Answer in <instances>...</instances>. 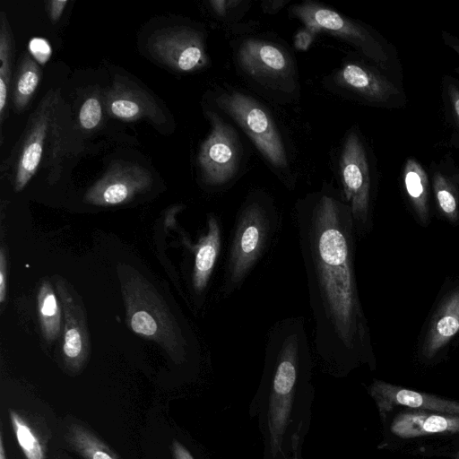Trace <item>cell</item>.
Wrapping results in <instances>:
<instances>
[{"label":"cell","instance_id":"d6986e66","mask_svg":"<svg viewBox=\"0 0 459 459\" xmlns=\"http://www.w3.org/2000/svg\"><path fill=\"white\" fill-rule=\"evenodd\" d=\"M391 431L403 438L459 432V416L423 411L403 412L393 420Z\"/></svg>","mask_w":459,"mask_h":459},{"label":"cell","instance_id":"484cf974","mask_svg":"<svg viewBox=\"0 0 459 459\" xmlns=\"http://www.w3.org/2000/svg\"><path fill=\"white\" fill-rule=\"evenodd\" d=\"M11 424L17 442L27 459H45L43 446L24 419L15 411L10 410Z\"/></svg>","mask_w":459,"mask_h":459},{"label":"cell","instance_id":"ba28073f","mask_svg":"<svg viewBox=\"0 0 459 459\" xmlns=\"http://www.w3.org/2000/svg\"><path fill=\"white\" fill-rule=\"evenodd\" d=\"M216 102L238 122L271 164L277 168L287 165L283 143L264 108L250 97L236 91L221 94Z\"/></svg>","mask_w":459,"mask_h":459},{"label":"cell","instance_id":"8992f818","mask_svg":"<svg viewBox=\"0 0 459 459\" xmlns=\"http://www.w3.org/2000/svg\"><path fill=\"white\" fill-rule=\"evenodd\" d=\"M292 13L312 31H328L356 47L379 68L390 67L391 55L386 47L368 29L342 14L316 4L305 2L292 7Z\"/></svg>","mask_w":459,"mask_h":459},{"label":"cell","instance_id":"d4e9b609","mask_svg":"<svg viewBox=\"0 0 459 459\" xmlns=\"http://www.w3.org/2000/svg\"><path fill=\"white\" fill-rule=\"evenodd\" d=\"M67 440L73 449L84 459H120L96 435L79 424L69 427Z\"/></svg>","mask_w":459,"mask_h":459},{"label":"cell","instance_id":"52a82bcc","mask_svg":"<svg viewBox=\"0 0 459 459\" xmlns=\"http://www.w3.org/2000/svg\"><path fill=\"white\" fill-rule=\"evenodd\" d=\"M340 171L356 234L361 238L372 226L371 176L365 147L355 132L351 133L345 140Z\"/></svg>","mask_w":459,"mask_h":459},{"label":"cell","instance_id":"7c38bea8","mask_svg":"<svg viewBox=\"0 0 459 459\" xmlns=\"http://www.w3.org/2000/svg\"><path fill=\"white\" fill-rule=\"evenodd\" d=\"M56 292L64 312L63 357L74 372L81 370L90 355V338L84 308L67 281L54 276Z\"/></svg>","mask_w":459,"mask_h":459},{"label":"cell","instance_id":"8fae6325","mask_svg":"<svg viewBox=\"0 0 459 459\" xmlns=\"http://www.w3.org/2000/svg\"><path fill=\"white\" fill-rule=\"evenodd\" d=\"M148 48L154 58L176 71H195L207 63L202 34L187 27L156 30L148 40Z\"/></svg>","mask_w":459,"mask_h":459},{"label":"cell","instance_id":"836d02e7","mask_svg":"<svg viewBox=\"0 0 459 459\" xmlns=\"http://www.w3.org/2000/svg\"><path fill=\"white\" fill-rule=\"evenodd\" d=\"M235 1L213 0L210 2V4L216 13L222 15L227 12L229 5L232 4Z\"/></svg>","mask_w":459,"mask_h":459},{"label":"cell","instance_id":"ac0fdd59","mask_svg":"<svg viewBox=\"0 0 459 459\" xmlns=\"http://www.w3.org/2000/svg\"><path fill=\"white\" fill-rule=\"evenodd\" d=\"M221 248V230L218 218L210 214L207 231L195 246L192 286L201 295L206 290Z\"/></svg>","mask_w":459,"mask_h":459},{"label":"cell","instance_id":"5b68a950","mask_svg":"<svg viewBox=\"0 0 459 459\" xmlns=\"http://www.w3.org/2000/svg\"><path fill=\"white\" fill-rule=\"evenodd\" d=\"M279 226L276 212L259 199L247 200L239 210L224 269L222 294L240 288L267 249Z\"/></svg>","mask_w":459,"mask_h":459},{"label":"cell","instance_id":"277c9868","mask_svg":"<svg viewBox=\"0 0 459 459\" xmlns=\"http://www.w3.org/2000/svg\"><path fill=\"white\" fill-rule=\"evenodd\" d=\"M117 273L131 330L157 342L177 363L186 360L187 342L158 290L137 270L119 264Z\"/></svg>","mask_w":459,"mask_h":459},{"label":"cell","instance_id":"30bf717a","mask_svg":"<svg viewBox=\"0 0 459 459\" xmlns=\"http://www.w3.org/2000/svg\"><path fill=\"white\" fill-rule=\"evenodd\" d=\"M152 184L150 171L134 162L114 161L85 193L84 202L97 206H114L131 201Z\"/></svg>","mask_w":459,"mask_h":459},{"label":"cell","instance_id":"2e32d148","mask_svg":"<svg viewBox=\"0 0 459 459\" xmlns=\"http://www.w3.org/2000/svg\"><path fill=\"white\" fill-rule=\"evenodd\" d=\"M459 332V284L441 300L426 331L421 353L434 358Z\"/></svg>","mask_w":459,"mask_h":459},{"label":"cell","instance_id":"9a60e30c","mask_svg":"<svg viewBox=\"0 0 459 459\" xmlns=\"http://www.w3.org/2000/svg\"><path fill=\"white\" fill-rule=\"evenodd\" d=\"M370 390L381 413L391 410L394 405H403L412 409L459 416V403L455 401L398 387L379 380L373 383Z\"/></svg>","mask_w":459,"mask_h":459},{"label":"cell","instance_id":"ffe728a7","mask_svg":"<svg viewBox=\"0 0 459 459\" xmlns=\"http://www.w3.org/2000/svg\"><path fill=\"white\" fill-rule=\"evenodd\" d=\"M431 187L440 213L451 222L459 218V170L455 164L446 160L433 163Z\"/></svg>","mask_w":459,"mask_h":459},{"label":"cell","instance_id":"5bb4252c","mask_svg":"<svg viewBox=\"0 0 459 459\" xmlns=\"http://www.w3.org/2000/svg\"><path fill=\"white\" fill-rule=\"evenodd\" d=\"M103 104L114 117L124 121L145 118L156 125L166 122L164 113L155 99L134 82L121 76L103 94Z\"/></svg>","mask_w":459,"mask_h":459},{"label":"cell","instance_id":"603a6c76","mask_svg":"<svg viewBox=\"0 0 459 459\" xmlns=\"http://www.w3.org/2000/svg\"><path fill=\"white\" fill-rule=\"evenodd\" d=\"M15 54V42L8 18L0 13V123H4L7 113L9 94L12 86V68Z\"/></svg>","mask_w":459,"mask_h":459},{"label":"cell","instance_id":"8d00e7d4","mask_svg":"<svg viewBox=\"0 0 459 459\" xmlns=\"http://www.w3.org/2000/svg\"><path fill=\"white\" fill-rule=\"evenodd\" d=\"M0 459H7L4 446V437L2 431L0 432Z\"/></svg>","mask_w":459,"mask_h":459},{"label":"cell","instance_id":"1f68e13d","mask_svg":"<svg viewBox=\"0 0 459 459\" xmlns=\"http://www.w3.org/2000/svg\"><path fill=\"white\" fill-rule=\"evenodd\" d=\"M67 4V0H51L47 2V12L53 23L58 22Z\"/></svg>","mask_w":459,"mask_h":459},{"label":"cell","instance_id":"9c48e42d","mask_svg":"<svg viewBox=\"0 0 459 459\" xmlns=\"http://www.w3.org/2000/svg\"><path fill=\"white\" fill-rule=\"evenodd\" d=\"M212 129L198 153L203 181L212 186L228 183L236 174L240 159L236 132L217 114L209 113Z\"/></svg>","mask_w":459,"mask_h":459},{"label":"cell","instance_id":"d6a6232c","mask_svg":"<svg viewBox=\"0 0 459 459\" xmlns=\"http://www.w3.org/2000/svg\"><path fill=\"white\" fill-rule=\"evenodd\" d=\"M172 453L174 459H195L190 452L178 441H173Z\"/></svg>","mask_w":459,"mask_h":459},{"label":"cell","instance_id":"4dcf8cb0","mask_svg":"<svg viewBox=\"0 0 459 459\" xmlns=\"http://www.w3.org/2000/svg\"><path fill=\"white\" fill-rule=\"evenodd\" d=\"M316 32L308 28H304L298 31L294 38V46L298 50H307L314 40Z\"/></svg>","mask_w":459,"mask_h":459},{"label":"cell","instance_id":"4316f807","mask_svg":"<svg viewBox=\"0 0 459 459\" xmlns=\"http://www.w3.org/2000/svg\"><path fill=\"white\" fill-rule=\"evenodd\" d=\"M441 96L446 120L453 129V134L459 139V81L445 75L441 82Z\"/></svg>","mask_w":459,"mask_h":459},{"label":"cell","instance_id":"3957f363","mask_svg":"<svg viewBox=\"0 0 459 459\" xmlns=\"http://www.w3.org/2000/svg\"><path fill=\"white\" fill-rule=\"evenodd\" d=\"M309 344L302 316L281 319L267 333L264 379L270 389L268 429L273 454L281 446L295 391L311 371Z\"/></svg>","mask_w":459,"mask_h":459},{"label":"cell","instance_id":"f546056e","mask_svg":"<svg viewBox=\"0 0 459 459\" xmlns=\"http://www.w3.org/2000/svg\"><path fill=\"white\" fill-rule=\"evenodd\" d=\"M7 293V256L4 247L0 250V303H4Z\"/></svg>","mask_w":459,"mask_h":459},{"label":"cell","instance_id":"4fadbf2b","mask_svg":"<svg viewBox=\"0 0 459 459\" xmlns=\"http://www.w3.org/2000/svg\"><path fill=\"white\" fill-rule=\"evenodd\" d=\"M336 78L342 85L373 105L400 108L406 103V96L399 85L366 65L346 64Z\"/></svg>","mask_w":459,"mask_h":459},{"label":"cell","instance_id":"d590c367","mask_svg":"<svg viewBox=\"0 0 459 459\" xmlns=\"http://www.w3.org/2000/svg\"><path fill=\"white\" fill-rule=\"evenodd\" d=\"M286 2L283 1H269L263 4V7L267 13H275L281 8Z\"/></svg>","mask_w":459,"mask_h":459},{"label":"cell","instance_id":"cb8c5ba5","mask_svg":"<svg viewBox=\"0 0 459 459\" xmlns=\"http://www.w3.org/2000/svg\"><path fill=\"white\" fill-rule=\"evenodd\" d=\"M38 308L42 334L48 343L61 333V308L51 283L44 280L39 289Z\"/></svg>","mask_w":459,"mask_h":459},{"label":"cell","instance_id":"f1b7e54d","mask_svg":"<svg viewBox=\"0 0 459 459\" xmlns=\"http://www.w3.org/2000/svg\"><path fill=\"white\" fill-rule=\"evenodd\" d=\"M29 53L34 60L39 65H45L51 56V47L49 43L42 38H33L28 45Z\"/></svg>","mask_w":459,"mask_h":459},{"label":"cell","instance_id":"7402d4cb","mask_svg":"<svg viewBox=\"0 0 459 459\" xmlns=\"http://www.w3.org/2000/svg\"><path fill=\"white\" fill-rule=\"evenodd\" d=\"M41 70L29 52L22 54L19 60L11 86V100L17 112L24 111L39 86Z\"/></svg>","mask_w":459,"mask_h":459},{"label":"cell","instance_id":"6da1fadb","mask_svg":"<svg viewBox=\"0 0 459 459\" xmlns=\"http://www.w3.org/2000/svg\"><path fill=\"white\" fill-rule=\"evenodd\" d=\"M296 228L317 355L337 369L373 356L355 270L356 230L347 203L328 193L299 204Z\"/></svg>","mask_w":459,"mask_h":459},{"label":"cell","instance_id":"e575fe53","mask_svg":"<svg viewBox=\"0 0 459 459\" xmlns=\"http://www.w3.org/2000/svg\"><path fill=\"white\" fill-rule=\"evenodd\" d=\"M442 39L445 44L453 48L459 56V39L446 31H442Z\"/></svg>","mask_w":459,"mask_h":459},{"label":"cell","instance_id":"e0dca14e","mask_svg":"<svg viewBox=\"0 0 459 459\" xmlns=\"http://www.w3.org/2000/svg\"><path fill=\"white\" fill-rule=\"evenodd\" d=\"M241 66L256 77H279L290 71V61L285 53L273 44L247 39L238 53Z\"/></svg>","mask_w":459,"mask_h":459},{"label":"cell","instance_id":"7a4b0ae2","mask_svg":"<svg viewBox=\"0 0 459 459\" xmlns=\"http://www.w3.org/2000/svg\"><path fill=\"white\" fill-rule=\"evenodd\" d=\"M68 111L60 90L51 89L30 114L22 136L1 166L2 173L11 172L16 192L27 186L40 167L48 169V183L55 184L65 158L81 151Z\"/></svg>","mask_w":459,"mask_h":459},{"label":"cell","instance_id":"44dd1931","mask_svg":"<svg viewBox=\"0 0 459 459\" xmlns=\"http://www.w3.org/2000/svg\"><path fill=\"white\" fill-rule=\"evenodd\" d=\"M401 181L405 196L421 223L429 220L430 184L423 166L412 157H408L401 171Z\"/></svg>","mask_w":459,"mask_h":459},{"label":"cell","instance_id":"83f0119b","mask_svg":"<svg viewBox=\"0 0 459 459\" xmlns=\"http://www.w3.org/2000/svg\"><path fill=\"white\" fill-rule=\"evenodd\" d=\"M103 105L99 94H91L84 100L78 114V122L82 130L92 131L100 126Z\"/></svg>","mask_w":459,"mask_h":459}]
</instances>
